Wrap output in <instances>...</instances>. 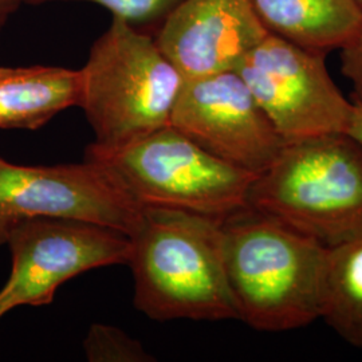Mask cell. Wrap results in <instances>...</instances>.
<instances>
[{
  "label": "cell",
  "instance_id": "obj_8",
  "mask_svg": "<svg viewBox=\"0 0 362 362\" xmlns=\"http://www.w3.org/2000/svg\"><path fill=\"white\" fill-rule=\"evenodd\" d=\"M143 208L90 160L30 167L0 157V246L18 223L34 218L83 220L130 236Z\"/></svg>",
  "mask_w": 362,
  "mask_h": 362
},
{
  "label": "cell",
  "instance_id": "obj_12",
  "mask_svg": "<svg viewBox=\"0 0 362 362\" xmlns=\"http://www.w3.org/2000/svg\"><path fill=\"white\" fill-rule=\"evenodd\" d=\"M270 34L311 52L341 49L362 22L357 0H252Z\"/></svg>",
  "mask_w": 362,
  "mask_h": 362
},
{
  "label": "cell",
  "instance_id": "obj_11",
  "mask_svg": "<svg viewBox=\"0 0 362 362\" xmlns=\"http://www.w3.org/2000/svg\"><path fill=\"white\" fill-rule=\"evenodd\" d=\"M81 94V70L0 67V129H39L58 113L79 106Z\"/></svg>",
  "mask_w": 362,
  "mask_h": 362
},
{
  "label": "cell",
  "instance_id": "obj_19",
  "mask_svg": "<svg viewBox=\"0 0 362 362\" xmlns=\"http://www.w3.org/2000/svg\"><path fill=\"white\" fill-rule=\"evenodd\" d=\"M357 1H358V3H360V6H361V7H362V0H357Z\"/></svg>",
  "mask_w": 362,
  "mask_h": 362
},
{
  "label": "cell",
  "instance_id": "obj_17",
  "mask_svg": "<svg viewBox=\"0 0 362 362\" xmlns=\"http://www.w3.org/2000/svg\"><path fill=\"white\" fill-rule=\"evenodd\" d=\"M346 134L362 145V104L357 101H353V110Z\"/></svg>",
  "mask_w": 362,
  "mask_h": 362
},
{
  "label": "cell",
  "instance_id": "obj_6",
  "mask_svg": "<svg viewBox=\"0 0 362 362\" xmlns=\"http://www.w3.org/2000/svg\"><path fill=\"white\" fill-rule=\"evenodd\" d=\"M325 57L269 34L235 69L285 141L348 132L353 103Z\"/></svg>",
  "mask_w": 362,
  "mask_h": 362
},
{
  "label": "cell",
  "instance_id": "obj_1",
  "mask_svg": "<svg viewBox=\"0 0 362 362\" xmlns=\"http://www.w3.org/2000/svg\"><path fill=\"white\" fill-rule=\"evenodd\" d=\"M224 262L239 320L287 332L322 318L329 247L247 206L221 219Z\"/></svg>",
  "mask_w": 362,
  "mask_h": 362
},
{
  "label": "cell",
  "instance_id": "obj_16",
  "mask_svg": "<svg viewBox=\"0 0 362 362\" xmlns=\"http://www.w3.org/2000/svg\"><path fill=\"white\" fill-rule=\"evenodd\" d=\"M341 52V70L349 79L354 101L362 104V22L354 35L339 49Z\"/></svg>",
  "mask_w": 362,
  "mask_h": 362
},
{
  "label": "cell",
  "instance_id": "obj_9",
  "mask_svg": "<svg viewBox=\"0 0 362 362\" xmlns=\"http://www.w3.org/2000/svg\"><path fill=\"white\" fill-rule=\"evenodd\" d=\"M170 125L208 153L257 176L286 143L235 70L185 79Z\"/></svg>",
  "mask_w": 362,
  "mask_h": 362
},
{
  "label": "cell",
  "instance_id": "obj_5",
  "mask_svg": "<svg viewBox=\"0 0 362 362\" xmlns=\"http://www.w3.org/2000/svg\"><path fill=\"white\" fill-rule=\"evenodd\" d=\"M85 158L103 165L141 207L220 219L248 206L257 177L208 153L172 125L118 148L91 143Z\"/></svg>",
  "mask_w": 362,
  "mask_h": 362
},
{
  "label": "cell",
  "instance_id": "obj_2",
  "mask_svg": "<svg viewBox=\"0 0 362 362\" xmlns=\"http://www.w3.org/2000/svg\"><path fill=\"white\" fill-rule=\"evenodd\" d=\"M129 238L137 310L161 322L239 320L226 272L220 218L144 207Z\"/></svg>",
  "mask_w": 362,
  "mask_h": 362
},
{
  "label": "cell",
  "instance_id": "obj_3",
  "mask_svg": "<svg viewBox=\"0 0 362 362\" xmlns=\"http://www.w3.org/2000/svg\"><path fill=\"white\" fill-rule=\"evenodd\" d=\"M248 206L325 246L362 230V145L346 133L286 141L259 173Z\"/></svg>",
  "mask_w": 362,
  "mask_h": 362
},
{
  "label": "cell",
  "instance_id": "obj_10",
  "mask_svg": "<svg viewBox=\"0 0 362 362\" xmlns=\"http://www.w3.org/2000/svg\"><path fill=\"white\" fill-rule=\"evenodd\" d=\"M270 33L252 0H180L156 42L184 79L235 70Z\"/></svg>",
  "mask_w": 362,
  "mask_h": 362
},
{
  "label": "cell",
  "instance_id": "obj_4",
  "mask_svg": "<svg viewBox=\"0 0 362 362\" xmlns=\"http://www.w3.org/2000/svg\"><path fill=\"white\" fill-rule=\"evenodd\" d=\"M79 107L94 145L118 148L170 125L185 82L155 38L113 18L81 69Z\"/></svg>",
  "mask_w": 362,
  "mask_h": 362
},
{
  "label": "cell",
  "instance_id": "obj_15",
  "mask_svg": "<svg viewBox=\"0 0 362 362\" xmlns=\"http://www.w3.org/2000/svg\"><path fill=\"white\" fill-rule=\"evenodd\" d=\"M52 1H88L106 8L113 18L133 26L164 19L180 0H21L22 4H43Z\"/></svg>",
  "mask_w": 362,
  "mask_h": 362
},
{
  "label": "cell",
  "instance_id": "obj_7",
  "mask_svg": "<svg viewBox=\"0 0 362 362\" xmlns=\"http://www.w3.org/2000/svg\"><path fill=\"white\" fill-rule=\"evenodd\" d=\"M11 274L0 290V320L21 306L50 305L59 286L79 274L128 264L132 240L112 227L76 219L34 218L7 239Z\"/></svg>",
  "mask_w": 362,
  "mask_h": 362
},
{
  "label": "cell",
  "instance_id": "obj_14",
  "mask_svg": "<svg viewBox=\"0 0 362 362\" xmlns=\"http://www.w3.org/2000/svg\"><path fill=\"white\" fill-rule=\"evenodd\" d=\"M83 349L90 362L155 361L137 339L110 325H91Z\"/></svg>",
  "mask_w": 362,
  "mask_h": 362
},
{
  "label": "cell",
  "instance_id": "obj_13",
  "mask_svg": "<svg viewBox=\"0 0 362 362\" xmlns=\"http://www.w3.org/2000/svg\"><path fill=\"white\" fill-rule=\"evenodd\" d=\"M338 336L362 349V230L329 247L324 315Z\"/></svg>",
  "mask_w": 362,
  "mask_h": 362
},
{
  "label": "cell",
  "instance_id": "obj_18",
  "mask_svg": "<svg viewBox=\"0 0 362 362\" xmlns=\"http://www.w3.org/2000/svg\"><path fill=\"white\" fill-rule=\"evenodd\" d=\"M22 6L21 0H0V35L7 25L8 19L19 7Z\"/></svg>",
  "mask_w": 362,
  "mask_h": 362
}]
</instances>
